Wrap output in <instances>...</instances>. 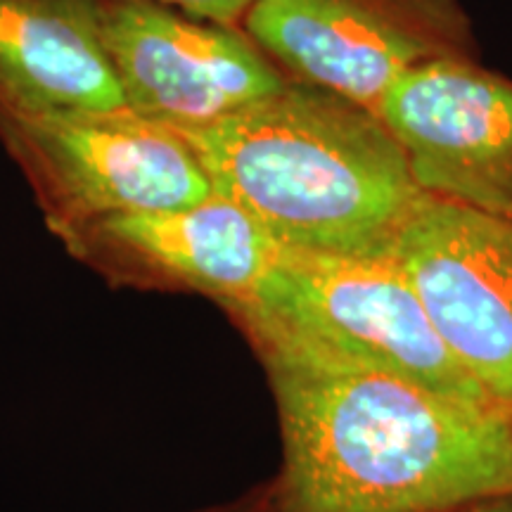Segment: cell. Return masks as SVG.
<instances>
[{"mask_svg":"<svg viewBox=\"0 0 512 512\" xmlns=\"http://www.w3.org/2000/svg\"><path fill=\"white\" fill-rule=\"evenodd\" d=\"M100 27L128 110L176 131L214 124L292 81L240 27L157 0H100Z\"/></svg>","mask_w":512,"mask_h":512,"instance_id":"obj_7","label":"cell"},{"mask_svg":"<svg viewBox=\"0 0 512 512\" xmlns=\"http://www.w3.org/2000/svg\"><path fill=\"white\" fill-rule=\"evenodd\" d=\"M377 114L427 195L512 214V79L479 60L411 69Z\"/></svg>","mask_w":512,"mask_h":512,"instance_id":"obj_8","label":"cell"},{"mask_svg":"<svg viewBox=\"0 0 512 512\" xmlns=\"http://www.w3.org/2000/svg\"><path fill=\"white\" fill-rule=\"evenodd\" d=\"M157 3L181 10L190 17L242 29V22L256 5V0H157Z\"/></svg>","mask_w":512,"mask_h":512,"instance_id":"obj_11","label":"cell"},{"mask_svg":"<svg viewBox=\"0 0 512 512\" xmlns=\"http://www.w3.org/2000/svg\"><path fill=\"white\" fill-rule=\"evenodd\" d=\"M121 266L209 294L226 309L245 304L266 278L280 245L249 211L211 192L181 209L114 214L67 228Z\"/></svg>","mask_w":512,"mask_h":512,"instance_id":"obj_9","label":"cell"},{"mask_svg":"<svg viewBox=\"0 0 512 512\" xmlns=\"http://www.w3.org/2000/svg\"><path fill=\"white\" fill-rule=\"evenodd\" d=\"M283 427V512H439L512 494V415L254 337Z\"/></svg>","mask_w":512,"mask_h":512,"instance_id":"obj_1","label":"cell"},{"mask_svg":"<svg viewBox=\"0 0 512 512\" xmlns=\"http://www.w3.org/2000/svg\"><path fill=\"white\" fill-rule=\"evenodd\" d=\"M126 110L100 0H0V114Z\"/></svg>","mask_w":512,"mask_h":512,"instance_id":"obj_10","label":"cell"},{"mask_svg":"<svg viewBox=\"0 0 512 512\" xmlns=\"http://www.w3.org/2000/svg\"><path fill=\"white\" fill-rule=\"evenodd\" d=\"M392 259L448 354L512 413V214L422 192Z\"/></svg>","mask_w":512,"mask_h":512,"instance_id":"obj_6","label":"cell"},{"mask_svg":"<svg viewBox=\"0 0 512 512\" xmlns=\"http://www.w3.org/2000/svg\"><path fill=\"white\" fill-rule=\"evenodd\" d=\"M230 313L252 337H283L453 399L498 406L448 354L392 254L280 247L256 292Z\"/></svg>","mask_w":512,"mask_h":512,"instance_id":"obj_3","label":"cell"},{"mask_svg":"<svg viewBox=\"0 0 512 512\" xmlns=\"http://www.w3.org/2000/svg\"><path fill=\"white\" fill-rule=\"evenodd\" d=\"M242 31L287 79L373 112L411 69L477 60L460 0H256Z\"/></svg>","mask_w":512,"mask_h":512,"instance_id":"obj_5","label":"cell"},{"mask_svg":"<svg viewBox=\"0 0 512 512\" xmlns=\"http://www.w3.org/2000/svg\"><path fill=\"white\" fill-rule=\"evenodd\" d=\"M178 133L214 192L249 211L285 249L389 256L422 197L380 114L311 83L290 81Z\"/></svg>","mask_w":512,"mask_h":512,"instance_id":"obj_2","label":"cell"},{"mask_svg":"<svg viewBox=\"0 0 512 512\" xmlns=\"http://www.w3.org/2000/svg\"><path fill=\"white\" fill-rule=\"evenodd\" d=\"M0 143L62 228L190 207L214 192L181 133L128 107L0 114Z\"/></svg>","mask_w":512,"mask_h":512,"instance_id":"obj_4","label":"cell"},{"mask_svg":"<svg viewBox=\"0 0 512 512\" xmlns=\"http://www.w3.org/2000/svg\"><path fill=\"white\" fill-rule=\"evenodd\" d=\"M439 512H512V494L482 498V501H472L456 505V508H446Z\"/></svg>","mask_w":512,"mask_h":512,"instance_id":"obj_12","label":"cell"},{"mask_svg":"<svg viewBox=\"0 0 512 512\" xmlns=\"http://www.w3.org/2000/svg\"><path fill=\"white\" fill-rule=\"evenodd\" d=\"M510 415H512V413H510Z\"/></svg>","mask_w":512,"mask_h":512,"instance_id":"obj_13","label":"cell"}]
</instances>
